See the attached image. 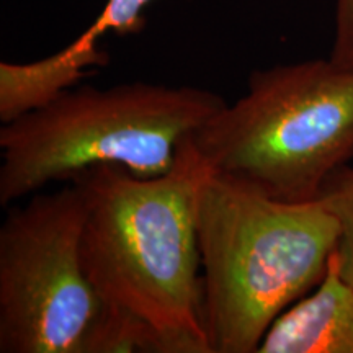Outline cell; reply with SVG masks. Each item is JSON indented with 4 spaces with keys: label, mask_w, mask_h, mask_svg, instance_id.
<instances>
[{
    "label": "cell",
    "mask_w": 353,
    "mask_h": 353,
    "mask_svg": "<svg viewBox=\"0 0 353 353\" xmlns=\"http://www.w3.org/2000/svg\"><path fill=\"white\" fill-rule=\"evenodd\" d=\"M203 169L187 138L164 175L99 165L72 180L87 193L81 255L88 280L152 353H211L195 219Z\"/></svg>",
    "instance_id": "cell-1"
},
{
    "label": "cell",
    "mask_w": 353,
    "mask_h": 353,
    "mask_svg": "<svg viewBox=\"0 0 353 353\" xmlns=\"http://www.w3.org/2000/svg\"><path fill=\"white\" fill-rule=\"evenodd\" d=\"M195 219L211 353H257L276 317L322 281L337 221L317 200H275L206 167Z\"/></svg>",
    "instance_id": "cell-2"
},
{
    "label": "cell",
    "mask_w": 353,
    "mask_h": 353,
    "mask_svg": "<svg viewBox=\"0 0 353 353\" xmlns=\"http://www.w3.org/2000/svg\"><path fill=\"white\" fill-rule=\"evenodd\" d=\"M226 105L200 87H72L0 128V205L99 165L164 175L187 138Z\"/></svg>",
    "instance_id": "cell-3"
},
{
    "label": "cell",
    "mask_w": 353,
    "mask_h": 353,
    "mask_svg": "<svg viewBox=\"0 0 353 353\" xmlns=\"http://www.w3.org/2000/svg\"><path fill=\"white\" fill-rule=\"evenodd\" d=\"M201 164L288 203L316 200L353 159V69L329 59L257 69L247 94L190 136Z\"/></svg>",
    "instance_id": "cell-4"
},
{
    "label": "cell",
    "mask_w": 353,
    "mask_h": 353,
    "mask_svg": "<svg viewBox=\"0 0 353 353\" xmlns=\"http://www.w3.org/2000/svg\"><path fill=\"white\" fill-rule=\"evenodd\" d=\"M87 193L69 182L38 192L0 226V352H149L88 280L81 244Z\"/></svg>",
    "instance_id": "cell-5"
},
{
    "label": "cell",
    "mask_w": 353,
    "mask_h": 353,
    "mask_svg": "<svg viewBox=\"0 0 353 353\" xmlns=\"http://www.w3.org/2000/svg\"><path fill=\"white\" fill-rule=\"evenodd\" d=\"M257 353H353V286L335 252L321 283L276 317Z\"/></svg>",
    "instance_id": "cell-6"
},
{
    "label": "cell",
    "mask_w": 353,
    "mask_h": 353,
    "mask_svg": "<svg viewBox=\"0 0 353 353\" xmlns=\"http://www.w3.org/2000/svg\"><path fill=\"white\" fill-rule=\"evenodd\" d=\"M317 201L339 224V245L335 250L343 280L353 286V165L334 172L322 185Z\"/></svg>",
    "instance_id": "cell-7"
},
{
    "label": "cell",
    "mask_w": 353,
    "mask_h": 353,
    "mask_svg": "<svg viewBox=\"0 0 353 353\" xmlns=\"http://www.w3.org/2000/svg\"><path fill=\"white\" fill-rule=\"evenodd\" d=\"M329 59L343 69H353V0H335L334 43Z\"/></svg>",
    "instance_id": "cell-8"
}]
</instances>
